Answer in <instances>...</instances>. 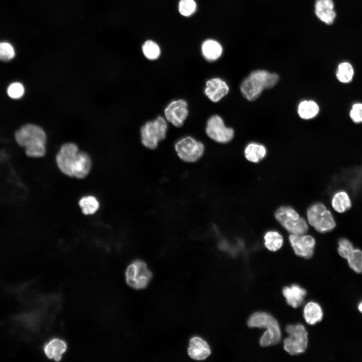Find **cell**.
<instances>
[{"label": "cell", "mask_w": 362, "mask_h": 362, "mask_svg": "<svg viewBox=\"0 0 362 362\" xmlns=\"http://www.w3.org/2000/svg\"><path fill=\"white\" fill-rule=\"evenodd\" d=\"M250 328H258L266 330L259 339L261 347L274 346L279 344L282 340V334L278 320L270 314L257 311L252 314L247 321Z\"/></svg>", "instance_id": "obj_1"}, {"label": "cell", "mask_w": 362, "mask_h": 362, "mask_svg": "<svg viewBox=\"0 0 362 362\" xmlns=\"http://www.w3.org/2000/svg\"><path fill=\"white\" fill-rule=\"evenodd\" d=\"M279 76L265 70L252 71L242 82L240 89L243 96L250 101H254L264 89L273 87L279 81Z\"/></svg>", "instance_id": "obj_2"}, {"label": "cell", "mask_w": 362, "mask_h": 362, "mask_svg": "<svg viewBox=\"0 0 362 362\" xmlns=\"http://www.w3.org/2000/svg\"><path fill=\"white\" fill-rule=\"evenodd\" d=\"M168 129L166 120L161 116L146 122L141 128V142L146 148L155 149L165 139Z\"/></svg>", "instance_id": "obj_3"}, {"label": "cell", "mask_w": 362, "mask_h": 362, "mask_svg": "<svg viewBox=\"0 0 362 362\" xmlns=\"http://www.w3.org/2000/svg\"><path fill=\"white\" fill-rule=\"evenodd\" d=\"M285 331L288 336L283 340L284 350L291 355L304 353L308 344V333L305 327L301 323L289 324Z\"/></svg>", "instance_id": "obj_4"}, {"label": "cell", "mask_w": 362, "mask_h": 362, "mask_svg": "<svg viewBox=\"0 0 362 362\" xmlns=\"http://www.w3.org/2000/svg\"><path fill=\"white\" fill-rule=\"evenodd\" d=\"M275 216L278 222L291 234H304L308 231L306 220L291 207H280L276 211Z\"/></svg>", "instance_id": "obj_5"}, {"label": "cell", "mask_w": 362, "mask_h": 362, "mask_svg": "<svg viewBox=\"0 0 362 362\" xmlns=\"http://www.w3.org/2000/svg\"><path fill=\"white\" fill-rule=\"evenodd\" d=\"M309 224L320 233H325L333 229L336 226L331 213L324 205L316 203L307 210Z\"/></svg>", "instance_id": "obj_6"}, {"label": "cell", "mask_w": 362, "mask_h": 362, "mask_svg": "<svg viewBox=\"0 0 362 362\" xmlns=\"http://www.w3.org/2000/svg\"><path fill=\"white\" fill-rule=\"evenodd\" d=\"M126 281L131 288L140 290L145 288L152 277V273L142 260H135L127 267L125 272Z\"/></svg>", "instance_id": "obj_7"}, {"label": "cell", "mask_w": 362, "mask_h": 362, "mask_svg": "<svg viewBox=\"0 0 362 362\" xmlns=\"http://www.w3.org/2000/svg\"><path fill=\"white\" fill-rule=\"evenodd\" d=\"M15 137L18 144L26 148L45 146L46 135L39 126L26 124L17 130Z\"/></svg>", "instance_id": "obj_8"}, {"label": "cell", "mask_w": 362, "mask_h": 362, "mask_svg": "<svg viewBox=\"0 0 362 362\" xmlns=\"http://www.w3.org/2000/svg\"><path fill=\"white\" fill-rule=\"evenodd\" d=\"M174 148L178 157L188 162L198 160L205 151L204 144L191 136H186L179 140L175 144Z\"/></svg>", "instance_id": "obj_9"}, {"label": "cell", "mask_w": 362, "mask_h": 362, "mask_svg": "<svg viewBox=\"0 0 362 362\" xmlns=\"http://www.w3.org/2000/svg\"><path fill=\"white\" fill-rule=\"evenodd\" d=\"M206 133L212 140L219 143H227L232 140L234 130L225 125L223 119L218 115L211 116L207 122Z\"/></svg>", "instance_id": "obj_10"}, {"label": "cell", "mask_w": 362, "mask_h": 362, "mask_svg": "<svg viewBox=\"0 0 362 362\" xmlns=\"http://www.w3.org/2000/svg\"><path fill=\"white\" fill-rule=\"evenodd\" d=\"M166 121L176 127H181L188 117V104L184 99L171 101L164 110Z\"/></svg>", "instance_id": "obj_11"}, {"label": "cell", "mask_w": 362, "mask_h": 362, "mask_svg": "<svg viewBox=\"0 0 362 362\" xmlns=\"http://www.w3.org/2000/svg\"><path fill=\"white\" fill-rule=\"evenodd\" d=\"M289 240L296 255L305 259L312 257L316 244L312 236L306 234H291Z\"/></svg>", "instance_id": "obj_12"}, {"label": "cell", "mask_w": 362, "mask_h": 362, "mask_svg": "<svg viewBox=\"0 0 362 362\" xmlns=\"http://www.w3.org/2000/svg\"><path fill=\"white\" fill-rule=\"evenodd\" d=\"M77 145L72 143L63 144L56 155V161L60 170L71 177V168L78 152Z\"/></svg>", "instance_id": "obj_13"}, {"label": "cell", "mask_w": 362, "mask_h": 362, "mask_svg": "<svg viewBox=\"0 0 362 362\" xmlns=\"http://www.w3.org/2000/svg\"><path fill=\"white\" fill-rule=\"evenodd\" d=\"M229 90V86L224 80L215 77L206 81L204 93L210 101L216 103L224 97Z\"/></svg>", "instance_id": "obj_14"}, {"label": "cell", "mask_w": 362, "mask_h": 362, "mask_svg": "<svg viewBox=\"0 0 362 362\" xmlns=\"http://www.w3.org/2000/svg\"><path fill=\"white\" fill-rule=\"evenodd\" d=\"M282 294L288 305L293 308H297L304 303L307 293L304 288L294 284L284 287L282 289Z\"/></svg>", "instance_id": "obj_15"}, {"label": "cell", "mask_w": 362, "mask_h": 362, "mask_svg": "<svg viewBox=\"0 0 362 362\" xmlns=\"http://www.w3.org/2000/svg\"><path fill=\"white\" fill-rule=\"evenodd\" d=\"M92 160L89 155L83 151H78L71 168V177L78 179L85 178L92 168Z\"/></svg>", "instance_id": "obj_16"}, {"label": "cell", "mask_w": 362, "mask_h": 362, "mask_svg": "<svg viewBox=\"0 0 362 362\" xmlns=\"http://www.w3.org/2000/svg\"><path fill=\"white\" fill-rule=\"evenodd\" d=\"M315 12L319 19L328 25L332 24L336 17L332 0H317Z\"/></svg>", "instance_id": "obj_17"}, {"label": "cell", "mask_w": 362, "mask_h": 362, "mask_svg": "<svg viewBox=\"0 0 362 362\" xmlns=\"http://www.w3.org/2000/svg\"><path fill=\"white\" fill-rule=\"evenodd\" d=\"M188 354L193 359L204 360L211 354V349L206 341L199 337H194L190 341Z\"/></svg>", "instance_id": "obj_18"}, {"label": "cell", "mask_w": 362, "mask_h": 362, "mask_svg": "<svg viewBox=\"0 0 362 362\" xmlns=\"http://www.w3.org/2000/svg\"><path fill=\"white\" fill-rule=\"evenodd\" d=\"M67 348L66 343L60 338H53L47 342L44 346L46 356L50 359L60 361Z\"/></svg>", "instance_id": "obj_19"}, {"label": "cell", "mask_w": 362, "mask_h": 362, "mask_svg": "<svg viewBox=\"0 0 362 362\" xmlns=\"http://www.w3.org/2000/svg\"><path fill=\"white\" fill-rule=\"evenodd\" d=\"M323 313L320 305L315 302L307 303L304 307L303 316L305 322L309 325H313L320 322Z\"/></svg>", "instance_id": "obj_20"}, {"label": "cell", "mask_w": 362, "mask_h": 362, "mask_svg": "<svg viewBox=\"0 0 362 362\" xmlns=\"http://www.w3.org/2000/svg\"><path fill=\"white\" fill-rule=\"evenodd\" d=\"M202 51L206 60L213 61L217 60L221 56L222 47L217 41L207 40L202 45Z\"/></svg>", "instance_id": "obj_21"}, {"label": "cell", "mask_w": 362, "mask_h": 362, "mask_svg": "<svg viewBox=\"0 0 362 362\" xmlns=\"http://www.w3.org/2000/svg\"><path fill=\"white\" fill-rule=\"evenodd\" d=\"M266 150L264 146L256 143H250L246 147L244 155L249 161L257 163L265 156Z\"/></svg>", "instance_id": "obj_22"}, {"label": "cell", "mask_w": 362, "mask_h": 362, "mask_svg": "<svg viewBox=\"0 0 362 362\" xmlns=\"http://www.w3.org/2000/svg\"><path fill=\"white\" fill-rule=\"evenodd\" d=\"M331 204L333 209L340 213L346 212L351 207L350 199L344 191L335 193L332 199Z\"/></svg>", "instance_id": "obj_23"}, {"label": "cell", "mask_w": 362, "mask_h": 362, "mask_svg": "<svg viewBox=\"0 0 362 362\" xmlns=\"http://www.w3.org/2000/svg\"><path fill=\"white\" fill-rule=\"evenodd\" d=\"M319 111L318 104L314 101H303L298 108V113L300 118L308 120L315 117Z\"/></svg>", "instance_id": "obj_24"}, {"label": "cell", "mask_w": 362, "mask_h": 362, "mask_svg": "<svg viewBox=\"0 0 362 362\" xmlns=\"http://www.w3.org/2000/svg\"><path fill=\"white\" fill-rule=\"evenodd\" d=\"M265 247L269 251H276L280 249L284 242L282 235L276 231H269L263 237Z\"/></svg>", "instance_id": "obj_25"}, {"label": "cell", "mask_w": 362, "mask_h": 362, "mask_svg": "<svg viewBox=\"0 0 362 362\" xmlns=\"http://www.w3.org/2000/svg\"><path fill=\"white\" fill-rule=\"evenodd\" d=\"M79 206L83 214L86 215H93L100 208V203L98 199L92 195L82 197L79 201Z\"/></svg>", "instance_id": "obj_26"}, {"label": "cell", "mask_w": 362, "mask_h": 362, "mask_svg": "<svg viewBox=\"0 0 362 362\" xmlns=\"http://www.w3.org/2000/svg\"><path fill=\"white\" fill-rule=\"evenodd\" d=\"M353 74L352 65L348 62H343L338 65L336 76L339 81L347 83L352 79Z\"/></svg>", "instance_id": "obj_27"}, {"label": "cell", "mask_w": 362, "mask_h": 362, "mask_svg": "<svg viewBox=\"0 0 362 362\" xmlns=\"http://www.w3.org/2000/svg\"><path fill=\"white\" fill-rule=\"evenodd\" d=\"M349 267L358 274L362 273V251L354 249L346 259Z\"/></svg>", "instance_id": "obj_28"}, {"label": "cell", "mask_w": 362, "mask_h": 362, "mask_svg": "<svg viewBox=\"0 0 362 362\" xmlns=\"http://www.w3.org/2000/svg\"><path fill=\"white\" fill-rule=\"evenodd\" d=\"M142 51L144 56L151 60L157 59L160 54L158 45L151 40H148L144 43L142 46Z\"/></svg>", "instance_id": "obj_29"}, {"label": "cell", "mask_w": 362, "mask_h": 362, "mask_svg": "<svg viewBox=\"0 0 362 362\" xmlns=\"http://www.w3.org/2000/svg\"><path fill=\"white\" fill-rule=\"evenodd\" d=\"M15 56L13 46L7 42H0V60L9 61Z\"/></svg>", "instance_id": "obj_30"}, {"label": "cell", "mask_w": 362, "mask_h": 362, "mask_svg": "<svg viewBox=\"0 0 362 362\" xmlns=\"http://www.w3.org/2000/svg\"><path fill=\"white\" fill-rule=\"evenodd\" d=\"M338 253L339 255L345 259H347L351 252L354 249L352 244L346 238H340L338 241Z\"/></svg>", "instance_id": "obj_31"}, {"label": "cell", "mask_w": 362, "mask_h": 362, "mask_svg": "<svg viewBox=\"0 0 362 362\" xmlns=\"http://www.w3.org/2000/svg\"><path fill=\"white\" fill-rule=\"evenodd\" d=\"M196 9V4L194 0H181L179 3V12L184 16H190Z\"/></svg>", "instance_id": "obj_32"}, {"label": "cell", "mask_w": 362, "mask_h": 362, "mask_svg": "<svg viewBox=\"0 0 362 362\" xmlns=\"http://www.w3.org/2000/svg\"><path fill=\"white\" fill-rule=\"evenodd\" d=\"M25 89L23 85L19 82H15L9 85L7 88L8 96L13 99H19L24 94Z\"/></svg>", "instance_id": "obj_33"}, {"label": "cell", "mask_w": 362, "mask_h": 362, "mask_svg": "<svg viewBox=\"0 0 362 362\" xmlns=\"http://www.w3.org/2000/svg\"><path fill=\"white\" fill-rule=\"evenodd\" d=\"M350 117L355 123L362 122V104L356 103L353 105L350 111Z\"/></svg>", "instance_id": "obj_34"}, {"label": "cell", "mask_w": 362, "mask_h": 362, "mask_svg": "<svg viewBox=\"0 0 362 362\" xmlns=\"http://www.w3.org/2000/svg\"><path fill=\"white\" fill-rule=\"evenodd\" d=\"M358 310L362 313V302L358 305Z\"/></svg>", "instance_id": "obj_35"}]
</instances>
